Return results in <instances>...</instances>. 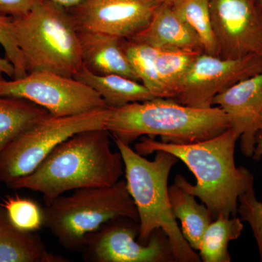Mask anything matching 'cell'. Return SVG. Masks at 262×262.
<instances>
[{"instance_id": "6da1fadb", "label": "cell", "mask_w": 262, "mask_h": 262, "mask_svg": "<svg viewBox=\"0 0 262 262\" xmlns=\"http://www.w3.org/2000/svg\"><path fill=\"white\" fill-rule=\"evenodd\" d=\"M239 138L232 128L220 135L192 144H173L141 138L135 144L139 154L167 151L177 157L195 177L192 185L182 175L174 182L206 205L213 220L219 216H237L239 196L253 188V174L244 167H237L234 149Z\"/></svg>"}, {"instance_id": "7a4b0ae2", "label": "cell", "mask_w": 262, "mask_h": 262, "mask_svg": "<svg viewBox=\"0 0 262 262\" xmlns=\"http://www.w3.org/2000/svg\"><path fill=\"white\" fill-rule=\"evenodd\" d=\"M110 137L105 128L77 133L52 150L32 173L7 185L42 193L46 203L70 191L113 186L125 166L120 151L112 149Z\"/></svg>"}, {"instance_id": "3957f363", "label": "cell", "mask_w": 262, "mask_h": 262, "mask_svg": "<svg viewBox=\"0 0 262 262\" xmlns=\"http://www.w3.org/2000/svg\"><path fill=\"white\" fill-rule=\"evenodd\" d=\"M230 127L228 116L219 106L193 108L163 98L108 108L104 126L112 136L129 145L144 136H160L165 143L192 144Z\"/></svg>"}, {"instance_id": "277c9868", "label": "cell", "mask_w": 262, "mask_h": 262, "mask_svg": "<svg viewBox=\"0 0 262 262\" xmlns=\"http://www.w3.org/2000/svg\"><path fill=\"white\" fill-rule=\"evenodd\" d=\"M113 139L122 155L127 189L139 214V242L147 244L153 232L161 229L168 237L176 261H201L199 254L184 238L169 201V174L178 158L159 150L155 151V159L149 160L129 144Z\"/></svg>"}, {"instance_id": "5b68a950", "label": "cell", "mask_w": 262, "mask_h": 262, "mask_svg": "<svg viewBox=\"0 0 262 262\" xmlns=\"http://www.w3.org/2000/svg\"><path fill=\"white\" fill-rule=\"evenodd\" d=\"M12 32L27 73L74 77L83 65L78 29L69 10L56 3L37 0L28 14L13 18Z\"/></svg>"}, {"instance_id": "8992f818", "label": "cell", "mask_w": 262, "mask_h": 262, "mask_svg": "<svg viewBox=\"0 0 262 262\" xmlns=\"http://www.w3.org/2000/svg\"><path fill=\"white\" fill-rule=\"evenodd\" d=\"M58 196L43 208L44 227L66 249L81 251L84 239L108 221L139 214L125 180L108 187H86Z\"/></svg>"}, {"instance_id": "52a82bcc", "label": "cell", "mask_w": 262, "mask_h": 262, "mask_svg": "<svg viewBox=\"0 0 262 262\" xmlns=\"http://www.w3.org/2000/svg\"><path fill=\"white\" fill-rule=\"evenodd\" d=\"M108 108L72 116L51 115L23 131L0 154V182L8 184L32 173L52 150L82 131L104 128Z\"/></svg>"}, {"instance_id": "ba28073f", "label": "cell", "mask_w": 262, "mask_h": 262, "mask_svg": "<svg viewBox=\"0 0 262 262\" xmlns=\"http://www.w3.org/2000/svg\"><path fill=\"white\" fill-rule=\"evenodd\" d=\"M0 96L23 98L55 117L72 116L107 107L89 86L74 77L49 71H36L12 80L0 77Z\"/></svg>"}, {"instance_id": "9c48e42d", "label": "cell", "mask_w": 262, "mask_h": 262, "mask_svg": "<svg viewBox=\"0 0 262 262\" xmlns=\"http://www.w3.org/2000/svg\"><path fill=\"white\" fill-rule=\"evenodd\" d=\"M139 232V222L127 217L108 221L84 239L81 249L84 261H176L168 237L163 230H155L146 244L136 241Z\"/></svg>"}, {"instance_id": "30bf717a", "label": "cell", "mask_w": 262, "mask_h": 262, "mask_svg": "<svg viewBox=\"0 0 262 262\" xmlns=\"http://www.w3.org/2000/svg\"><path fill=\"white\" fill-rule=\"evenodd\" d=\"M260 73L262 57L257 55L225 59L202 53L196 57L172 100L193 108L212 107L215 96Z\"/></svg>"}, {"instance_id": "8fae6325", "label": "cell", "mask_w": 262, "mask_h": 262, "mask_svg": "<svg viewBox=\"0 0 262 262\" xmlns=\"http://www.w3.org/2000/svg\"><path fill=\"white\" fill-rule=\"evenodd\" d=\"M219 57H262V8L256 0H210Z\"/></svg>"}, {"instance_id": "7c38bea8", "label": "cell", "mask_w": 262, "mask_h": 262, "mask_svg": "<svg viewBox=\"0 0 262 262\" xmlns=\"http://www.w3.org/2000/svg\"><path fill=\"white\" fill-rule=\"evenodd\" d=\"M158 0H82L68 9L79 31L129 39L149 25Z\"/></svg>"}, {"instance_id": "4fadbf2b", "label": "cell", "mask_w": 262, "mask_h": 262, "mask_svg": "<svg viewBox=\"0 0 262 262\" xmlns=\"http://www.w3.org/2000/svg\"><path fill=\"white\" fill-rule=\"evenodd\" d=\"M213 105L227 114L231 128L241 139L243 154L248 158L253 157L258 120L262 111V73L241 81L219 94Z\"/></svg>"}, {"instance_id": "5bb4252c", "label": "cell", "mask_w": 262, "mask_h": 262, "mask_svg": "<svg viewBox=\"0 0 262 262\" xmlns=\"http://www.w3.org/2000/svg\"><path fill=\"white\" fill-rule=\"evenodd\" d=\"M130 39L156 49L204 52L201 38L170 3H161L146 28Z\"/></svg>"}, {"instance_id": "9a60e30c", "label": "cell", "mask_w": 262, "mask_h": 262, "mask_svg": "<svg viewBox=\"0 0 262 262\" xmlns=\"http://www.w3.org/2000/svg\"><path fill=\"white\" fill-rule=\"evenodd\" d=\"M82 63L97 75H118L140 82L125 51L127 39L103 33L79 31Z\"/></svg>"}, {"instance_id": "2e32d148", "label": "cell", "mask_w": 262, "mask_h": 262, "mask_svg": "<svg viewBox=\"0 0 262 262\" xmlns=\"http://www.w3.org/2000/svg\"><path fill=\"white\" fill-rule=\"evenodd\" d=\"M69 261L50 252L39 234L15 227L0 206V262Z\"/></svg>"}, {"instance_id": "e0dca14e", "label": "cell", "mask_w": 262, "mask_h": 262, "mask_svg": "<svg viewBox=\"0 0 262 262\" xmlns=\"http://www.w3.org/2000/svg\"><path fill=\"white\" fill-rule=\"evenodd\" d=\"M74 78L94 89L108 108L121 107L156 98L140 82L118 75H95L83 65Z\"/></svg>"}, {"instance_id": "ac0fdd59", "label": "cell", "mask_w": 262, "mask_h": 262, "mask_svg": "<svg viewBox=\"0 0 262 262\" xmlns=\"http://www.w3.org/2000/svg\"><path fill=\"white\" fill-rule=\"evenodd\" d=\"M168 196L174 216L182 224L184 238L194 251H198L205 231L213 221L211 212L177 182L168 187Z\"/></svg>"}, {"instance_id": "d6986e66", "label": "cell", "mask_w": 262, "mask_h": 262, "mask_svg": "<svg viewBox=\"0 0 262 262\" xmlns=\"http://www.w3.org/2000/svg\"><path fill=\"white\" fill-rule=\"evenodd\" d=\"M49 115L27 100L0 96V154L19 134Z\"/></svg>"}, {"instance_id": "ffe728a7", "label": "cell", "mask_w": 262, "mask_h": 262, "mask_svg": "<svg viewBox=\"0 0 262 262\" xmlns=\"http://www.w3.org/2000/svg\"><path fill=\"white\" fill-rule=\"evenodd\" d=\"M244 229L241 218L219 216L207 227L200 245L199 256L204 262H230L229 242L239 238Z\"/></svg>"}, {"instance_id": "44dd1931", "label": "cell", "mask_w": 262, "mask_h": 262, "mask_svg": "<svg viewBox=\"0 0 262 262\" xmlns=\"http://www.w3.org/2000/svg\"><path fill=\"white\" fill-rule=\"evenodd\" d=\"M204 53V52H203ZM202 53L159 50L155 65L165 91V98L172 99L196 57Z\"/></svg>"}, {"instance_id": "7402d4cb", "label": "cell", "mask_w": 262, "mask_h": 262, "mask_svg": "<svg viewBox=\"0 0 262 262\" xmlns=\"http://www.w3.org/2000/svg\"><path fill=\"white\" fill-rule=\"evenodd\" d=\"M176 13L194 29L201 38L204 53L219 57V49L212 28L210 0H175Z\"/></svg>"}, {"instance_id": "603a6c76", "label": "cell", "mask_w": 262, "mask_h": 262, "mask_svg": "<svg viewBox=\"0 0 262 262\" xmlns=\"http://www.w3.org/2000/svg\"><path fill=\"white\" fill-rule=\"evenodd\" d=\"M125 51L141 83L146 86L155 97L165 98L163 84L155 65L158 49L146 43L130 39L125 41Z\"/></svg>"}, {"instance_id": "cb8c5ba5", "label": "cell", "mask_w": 262, "mask_h": 262, "mask_svg": "<svg viewBox=\"0 0 262 262\" xmlns=\"http://www.w3.org/2000/svg\"><path fill=\"white\" fill-rule=\"evenodd\" d=\"M0 206L4 208L12 224L20 230L34 232L44 226L43 208L32 200L7 196Z\"/></svg>"}, {"instance_id": "d4e9b609", "label": "cell", "mask_w": 262, "mask_h": 262, "mask_svg": "<svg viewBox=\"0 0 262 262\" xmlns=\"http://www.w3.org/2000/svg\"><path fill=\"white\" fill-rule=\"evenodd\" d=\"M237 213L252 229L262 262V203L256 198L253 188L239 196Z\"/></svg>"}, {"instance_id": "484cf974", "label": "cell", "mask_w": 262, "mask_h": 262, "mask_svg": "<svg viewBox=\"0 0 262 262\" xmlns=\"http://www.w3.org/2000/svg\"><path fill=\"white\" fill-rule=\"evenodd\" d=\"M12 17L0 14V45L5 50L6 58L14 67L13 79H19L25 77L28 73L26 70L23 55L12 32Z\"/></svg>"}, {"instance_id": "4316f807", "label": "cell", "mask_w": 262, "mask_h": 262, "mask_svg": "<svg viewBox=\"0 0 262 262\" xmlns=\"http://www.w3.org/2000/svg\"><path fill=\"white\" fill-rule=\"evenodd\" d=\"M37 0H0V14L22 18L28 14Z\"/></svg>"}, {"instance_id": "83f0119b", "label": "cell", "mask_w": 262, "mask_h": 262, "mask_svg": "<svg viewBox=\"0 0 262 262\" xmlns=\"http://www.w3.org/2000/svg\"><path fill=\"white\" fill-rule=\"evenodd\" d=\"M4 75L14 78L15 68L8 58L0 57V77Z\"/></svg>"}, {"instance_id": "f1b7e54d", "label": "cell", "mask_w": 262, "mask_h": 262, "mask_svg": "<svg viewBox=\"0 0 262 262\" xmlns=\"http://www.w3.org/2000/svg\"><path fill=\"white\" fill-rule=\"evenodd\" d=\"M253 158L255 160H261L262 158V130L258 131L256 134Z\"/></svg>"}, {"instance_id": "f546056e", "label": "cell", "mask_w": 262, "mask_h": 262, "mask_svg": "<svg viewBox=\"0 0 262 262\" xmlns=\"http://www.w3.org/2000/svg\"><path fill=\"white\" fill-rule=\"evenodd\" d=\"M47 1L56 3L60 6L67 8V9H70V8H74V7L80 4L82 0H47Z\"/></svg>"}, {"instance_id": "4dcf8cb0", "label": "cell", "mask_w": 262, "mask_h": 262, "mask_svg": "<svg viewBox=\"0 0 262 262\" xmlns=\"http://www.w3.org/2000/svg\"><path fill=\"white\" fill-rule=\"evenodd\" d=\"M257 130L258 132L259 130H262V111L261 113V115H260L259 118H258V120Z\"/></svg>"}, {"instance_id": "1f68e13d", "label": "cell", "mask_w": 262, "mask_h": 262, "mask_svg": "<svg viewBox=\"0 0 262 262\" xmlns=\"http://www.w3.org/2000/svg\"><path fill=\"white\" fill-rule=\"evenodd\" d=\"M158 1L161 3H170V4H171L175 0H158Z\"/></svg>"}, {"instance_id": "d6a6232c", "label": "cell", "mask_w": 262, "mask_h": 262, "mask_svg": "<svg viewBox=\"0 0 262 262\" xmlns=\"http://www.w3.org/2000/svg\"><path fill=\"white\" fill-rule=\"evenodd\" d=\"M256 3H258V5H260V6L262 8V0H256Z\"/></svg>"}]
</instances>
